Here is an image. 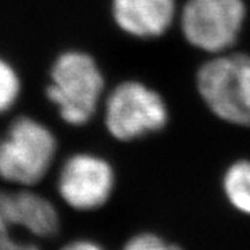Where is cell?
Masks as SVG:
<instances>
[{
	"mask_svg": "<svg viewBox=\"0 0 250 250\" xmlns=\"http://www.w3.org/2000/svg\"><path fill=\"white\" fill-rule=\"evenodd\" d=\"M57 141L43 123L18 117L0 139V179L20 188H34L53 164Z\"/></svg>",
	"mask_w": 250,
	"mask_h": 250,
	"instance_id": "1",
	"label": "cell"
},
{
	"mask_svg": "<svg viewBox=\"0 0 250 250\" xmlns=\"http://www.w3.org/2000/svg\"><path fill=\"white\" fill-rule=\"evenodd\" d=\"M104 86L96 62L82 52H65L54 62L46 96L70 125H83L93 117Z\"/></svg>",
	"mask_w": 250,
	"mask_h": 250,
	"instance_id": "2",
	"label": "cell"
},
{
	"mask_svg": "<svg viewBox=\"0 0 250 250\" xmlns=\"http://www.w3.org/2000/svg\"><path fill=\"white\" fill-rule=\"evenodd\" d=\"M202 98L215 116L250 125V57L225 56L205 64L197 74Z\"/></svg>",
	"mask_w": 250,
	"mask_h": 250,
	"instance_id": "3",
	"label": "cell"
},
{
	"mask_svg": "<svg viewBox=\"0 0 250 250\" xmlns=\"http://www.w3.org/2000/svg\"><path fill=\"white\" fill-rule=\"evenodd\" d=\"M167 123V110L161 98L138 82H124L110 93L106 125L120 141H131L146 132L161 129Z\"/></svg>",
	"mask_w": 250,
	"mask_h": 250,
	"instance_id": "4",
	"label": "cell"
},
{
	"mask_svg": "<svg viewBox=\"0 0 250 250\" xmlns=\"http://www.w3.org/2000/svg\"><path fill=\"white\" fill-rule=\"evenodd\" d=\"M114 171L104 159L77 153L64 161L57 175V193L77 211H95L106 205L114 190Z\"/></svg>",
	"mask_w": 250,
	"mask_h": 250,
	"instance_id": "5",
	"label": "cell"
},
{
	"mask_svg": "<svg viewBox=\"0 0 250 250\" xmlns=\"http://www.w3.org/2000/svg\"><path fill=\"white\" fill-rule=\"evenodd\" d=\"M243 18L242 0H189L182 14V31L193 46L220 52L236 41Z\"/></svg>",
	"mask_w": 250,
	"mask_h": 250,
	"instance_id": "6",
	"label": "cell"
},
{
	"mask_svg": "<svg viewBox=\"0 0 250 250\" xmlns=\"http://www.w3.org/2000/svg\"><path fill=\"white\" fill-rule=\"evenodd\" d=\"M0 224L25 232L34 241L52 239L62 229L57 207L32 188L16 192L0 189Z\"/></svg>",
	"mask_w": 250,
	"mask_h": 250,
	"instance_id": "7",
	"label": "cell"
},
{
	"mask_svg": "<svg viewBox=\"0 0 250 250\" xmlns=\"http://www.w3.org/2000/svg\"><path fill=\"white\" fill-rule=\"evenodd\" d=\"M174 0H113L116 22L135 36H160L174 17Z\"/></svg>",
	"mask_w": 250,
	"mask_h": 250,
	"instance_id": "8",
	"label": "cell"
},
{
	"mask_svg": "<svg viewBox=\"0 0 250 250\" xmlns=\"http://www.w3.org/2000/svg\"><path fill=\"white\" fill-rule=\"evenodd\" d=\"M224 192L233 208L250 215V161H238L224 177Z\"/></svg>",
	"mask_w": 250,
	"mask_h": 250,
	"instance_id": "9",
	"label": "cell"
},
{
	"mask_svg": "<svg viewBox=\"0 0 250 250\" xmlns=\"http://www.w3.org/2000/svg\"><path fill=\"white\" fill-rule=\"evenodd\" d=\"M21 93V80L14 65L0 57V116L17 103Z\"/></svg>",
	"mask_w": 250,
	"mask_h": 250,
	"instance_id": "10",
	"label": "cell"
},
{
	"mask_svg": "<svg viewBox=\"0 0 250 250\" xmlns=\"http://www.w3.org/2000/svg\"><path fill=\"white\" fill-rule=\"evenodd\" d=\"M123 250H182L178 245L171 243L152 232L135 235L125 242Z\"/></svg>",
	"mask_w": 250,
	"mask_h": 250,
	"instance_id": "11",
	"label": "cell"
},
{
	"mask_svg": "<svg viewBox=\"0 0 250 250\" xmlns=\"http://www.w3.org/2000/svg\"><path fill=\"white\" fill-rule=\"evenodd\" d=\"M0 250H42L34 239H24L16 235V231L0 224Z\"/></svg>",
	"mask_w": 250,
	"mask_h": 250,
	"instance_id": "12",
	"label": "cell"
},
{
	"mask_svg": "<svg viewBox=\"0 0 250 250\" xmlns=\"http://www.w3.org/2000/svg\"><path fill=\"white\" fill-rule=\"evenodd\" d=\"M59 250H107L103 248L99 242L88 238H77L64 243Z\"/></svg>",
	"mask_w": 250,
	"mask_h": 250,
	"instance_id": "13",
	"label": "cell"
}]
</instances>
